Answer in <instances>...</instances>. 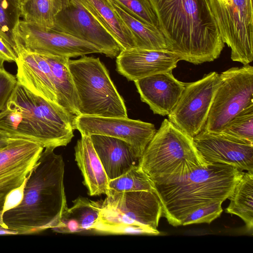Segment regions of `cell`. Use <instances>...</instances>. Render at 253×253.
Returning <instances> with one entry per match:
<instances>
[{"label":"cell","mask_w":253,"mask_h":253,"mask_svg":"<svg viewBox=\"0 0 253 253\" xmlns=\"http://www.w3.org/2000/svg\"><path fill=\"white\" fill-rule=\"evenodd\" d=\"M167 49L180 60L213 61L224 46L209 0H148Z\"/></svg>","instance_id":"1"},{"label":"cell","mask_w":253,"mask_h":253,"mask_svg":"<svg viewBox=\"0 0 253 253\" xmlns=\"http://www.w3.org/2000/svg\"><path fill=\"white\" fill-rule=\"evenodd\" d=\"M53 147L44 148L27 177L23 195L16 206L3 211L5 228L18 234L52 228L68 208L64 185L65 164Z\"/></svg>","instance_id":"2"},{"label":"cell","mask_w":253,"mask_h":253,"mask_svg":"<svg viewBox=\"0 0 253 253\" xmlns=\"http://www.w3.org/2000/svg\"><path fill=\"white\" fill-rule=\"evenodd\" d=\"M75 117L17 83L0 112V130L56 148L71 142Z\"/></svg>","instance_id":"3"},{"label":"cell","mask_w":253,"mask_h":253,"mask_svg":"<svg viewBox=\"0 0 253 253\" xmlns=\"http://www.w3.org/2000/svg\"><path fill=\"white\" fill-rule=\"evenodd\" d=\"M244 172L228 165L212 163L193 171L179 181L154 184L162 215L169 224L181 225L186 216L196 210L228 199Z\"/></svg>","instance_id":"4"},{"label":"cell","mask_w":253,"mask_h":253,"mask_svg":"<svg viewBox=\"0 0 253 253\" xmlns=\"http://www.w3.org/2000/svg\"><path fill=\"white\" fill-rule=\"evenodd\" d=\"M211 164L198 150L193 138L165 119L139 159V166L154 184L179 181Z\"/></svg>","instance_id":"5"},{"label":"cell","mask_w":253,"mask_h":253,"mask_svg":"<svg viewBox=\"0 0 253 253\" xmlns=\"http://www.w3.org/2000/svg\"><path fill=\"white\" fill-rule=\"evenodd\" d=\"M162 207L154 192H116L109 189L91 228L111 234L158 235Z\"/></svg>","instance_id":"6"},{"label":"cell","mask_w":253,"mask_h":253,"mask_svg":"<svg viewBox=\"0 0 253 253\" xmlns=\"http://www.w3.org/2000/svg\"><path fill=\"white\" fill-rule=\"evenodd\" d=\"M69 68L80 102V115L127 117L124 99L99 57L69 59Z\"/></svg>","instance_id":"7"},{"label":"cell","mask_w":253,"mask_h":253,"mask_svg":"<svg viewBox=\"0 0 253 253\" xmlns=\"http://www.w3.org/2000/svg\"><path fill=\"white\" fill-rule=\"evenodd\" d=\"M231 58L244 65L253 60V0H209Z\"/></svg>","instance_id":"8"},{"label":"cell","mask_w":253,"mask_h":253,"mask_svg":"<svg viewBox=\"0 0 253 253\" xmlns=\"http://www.w3.org/2000/svg\"><path fill=\"white\" fill-rule=\"evenodd\" d=\"M219 86L203 130L220 132L239 113L253 104V67H232L220 74Z\"/></svg>","instance_id":"9"},{"label":"cell","mask_w":253,"mask_h":253,"mask_svg":"<svg viewBox=\"0 0 253 253\" xmlns=\"http://www.w3.org/2000/svg\"><path fill=\"white\" fill-rule=\"evenodd\" d=\"M221 82L220 74L211 72L197 81L186 83L168 120L194 137L204 130L216 92Z\"/></svg>","instance_id":"10"},{"label":"cell","mask_w":253,"mask_h":253,"mask_svg":"<svg viewBox=\"0 0 253 253\" xmlns=\"http://www.w3.org/2000/svg\"><path fill=\"white\" fill-rule=\"evenodd\" d=\"M18 49L67 58L102 53L94 45L37 24L20 20L15 31Z\"/></svg>","instance_id":"11"},{"label":"cell","mask_w":253,"mask_h":253,"mask_svg":"<svg viewBox=\"0 0 253 253\" xmlns=\"http://www.w3.org/2000/svg\"><path fill=\"white\" fill-rule=\"evenodd\" d=\"M43 149L35 141L19 138L0 150V225L3 227L6 197L25 183Z\"/></svg>","instance_id":"12"},{"label":"cell","mask_w":253,"mask_h":253,"mask_svg":"<svg viewBox=\"0 0 253 253\" xmlns=\"http://www.w3.org/2000/svg\"><path fill=\"white\" fill-rule=\"evenodd\" d=\"M74 126L81 134L106 135L128 143L140 159L156 132L155 125L128 117H104L79 115Z\"/></svg>","instance_id":"13"},{"label":"cell","mask_w":253,"mask_h":253,"mask_svg":"<svg viewBox=\"0 0 253 253\" xmlns=\"http://www.w3.org/2000/svg\"><path fill=\"white\" fill-rule=\"evenodd\" d=\"M89 42L110 58L117 56L121 47L110 34L82 5H70L56 17L52 29Z\"/></svg>","instance_id":"14"},{"label":"cell","mask_w":253,"mask_h":253,"mask_svg":"<svg viewBox=\"0 0 253 253\" xmlns=\"http://www.w3.org/2000/svg\"><path fill=\"white\" fill-rule=\"evenodd\" d=\"M195 144L209 163L228 165L253 172V144L222 132L202 130L193 137Z\"/></svg>","instance_id":"15"},{"label":"cell","mask_w":253,"mask_h":253,"mask_svg":"<svg viewBox=\"0 0 253 253\" xmlns=\"http://www.w3.org/2000/svg\"><path fill=\"white\" fill-rule=\"evenodd\" d=\"M180 60L168 50H150L138 47L121 50L116 57L117 72L128 81L172 72Z\"/></svg>","instance_id":"16"},{"label":"cell","mask_w":253,"mask_h":253,"mask_svg":"<svg viewBox=\"0 0 253 253\" xmlns=\"http://www.w3.org/2000/svg\"><path fill=\"white\" fill-rule=\"evenodd\" d=\"M142 102L154 114L169 115L176 105L186 85L172 72L157 74L134 82Z\"/></svg>","instance_id":"17"},{"label":"cell","mask_w":253,"mask_h":253,"mask_svg":"<svg viewBox=\"0 0 253 253\" xmlns=\"http://www.w3.org/2000/svg\"><path fill=\"white\" fill-rule=\"evenodd\" d=\"M109 180L115 179L139 165L131 145L122 139L98 134L90 136Z\"/></svg>","instance_id":"18"},{"label":"cell","mask_w":253,"mask_h":253,"mask_svg":"<svg viewBox=\"0 0 253 253\" xmlns=\"http://www.w3.org/2000/svg\"><path fill=\"white\" fill-rule=\"evenodd\" d=\"M75 161L90 196L107 195L109 179L94 148L90 136L81 134L75 147Z\"/></svg>","instance_id":"19"},{"label":"cell","mask_w":253,"mask_h":253,"mask_svg":"<svg viewBox=\"0 0 253 253\" xmlns=\"http://www.w3.org/2000/svg\"><path fill=\"white\" fill-rule=\"evenodd\" d=\"M87 10L114 38L121 50L136 47L135 39L109 0H70Z\"/></svg>","instance_id":"20"},{"label":"cell","mask_w":253,"mask_h":253,"mask_svg":"<svg viewBox=\"0 0 253 253\" xmlns=\"http://www.w3.org/2000/svg\"><path fill=\"white\" fill-rule=\"evenodd\" d=\"M44 55L50 67L57 104L71 115L75 117L79 116L80 102L69 68L70 58Z\"/></svg>","instance_id":"21"},{"label":"cell","mask_w":253,"mask_h":253,"mask_svg":"<svg viewBox=\"0 0 253 253\" xmlns=\"http://www.w3.org/2000/svg\"><path fill=\"white\" fill-rule=\"evenodd\" d=\"M230 203L225 211L240 217L245 222L246 230L253 229V172H244L232 193L228 198Z\"/></svg>","instance_id":"22"},{"label":"cell","mask_w":253,"mask_h":253,"mask_svg":"<svg viewBox=\"0 0 253 253\" xmlns=\"http://www.w3.org/2000/svg\"><path fill=\"white\" fill-rule=\"evenodd\" d=\"M109 1L132 34L136 47L150 50L167 49L166 39L159 29L142 23L123 10L112 0Z\"/></svg>","instance_id":"23"},{"label":"cell","mask_w":253,"mask_h":253,"mask_svg":"<svg viewBox=\"0 0 253 253\" xmlns=\"http://www.w3.org/2000/svg\"><path fill=\"white\" fill-rule=\"evenodd\" d=\"M70 0H22L21 17L48 29H52L56 16L67 8Z\"/></svg>","instance_id":"24"},{"label":"cell","mask_w":253,"mask_h":253,"mask_svg":"<svg viewBox=\"0 0 253 253\" xmlns=\"http://www.w3.org/2000/svg\"><path fill=\"white\" fill-rule=\"evenodd\" d=\"M109 188L116 192H154V183L139 165L131 167L121 176L109 180Z\"/></svg>","instance_id":"25"},{"label":"cell","mask_w":253,"mask_h":253,"mask_svg":"<svg viewBox=\"0 0 253 253\" xmlns=\"http://www.w3.org/2000/svg\"><path fill=\"white\" fill-rule=\"evenodd\" d=\"M21 2L22 0H0V35L16 53L15 31L21 17Z\"/></svg>","instance_id":"26"},{"label":"cell","mask_w":253,"mask_h":253,"mask_svg":"<svg viewBox=\"0 0 253 253\" xmlns=\"http://www.w3.org/2000/svg\"><path fill=\"white\" fill-rule=\"evenodd\" d=\"M102 202L79 197L73 201V206L67 208V213L79 224L82 231L90 230L97 220Z\"/></svg>","instance_id":"27"},{"label":"cell","mask_w":253,"mask_h":253,"mask_svg":"<svg viewBox=\"0 0 253 253\" xmlns=\"http://www.w3.org/2000/svg\"><path fill=\"white\" fill-rule=\"evenodd\" d=\"M220 132L253 144V104L236 116Z\"/></svg>","instance_id":"28"},{"label":"cell","mask_w":253,"mask_h":253,"mask_svg":"<svg viewBox=\"0 0 253 253\" xmlns=\"http://www.w3.org/2000/svg\"><path fill=\"white\" fill-rule=\"evenodd\" d=\"M112 0L136 19L149 26L159 29L158 19L148 0Z\"/></svg>","instance_id":"29"},{"label":"cell","mask_w":253,"mask_h":253,"mask_svg":"<svg viewBox=\"0 0 253 253\" xmlns=\"http://www.w3.org/2000/svg\"><path fill=\"white\" fill-rule=\"evenodd\" d=\"M222 203L213 202L196 210L186 216L181 225L201 223H211L220 216L222 212Z\"/></svg>","instance_id":"30"},{"label":"cell","mask_w":253,"mask_h":253,"mask_svg":"<svg viewBox=\"0 0 253 253\" xmlns=\"http://www.w3.org/2000/svg\"><path fill=\"white\" fill-rule=\"evenodd\" d=\"M17 84L15 76L7 71L0 63V112L11 95Z\"/></svg>","instance_id":"31"},{"label":"cell","mask_w":253,"mask_h":253,"mask_svg":"<svg viewBox=\"0 0 253 253\" xmlns=\"http://www.w3.org/2000/svg\"><path fill=\"white\" fill-rule=\"evenodd\" d=\"M17 58L15 51L0 35V63L15 62Z\"/></svg>","instance_id":"32"},{"label":"cell","mask_w":253,"mask_h":253,"mask_svg":"<svg viewBox=\"0 0 253 253\" xmlns=\"http://www.w3.org/2000/svg\"><path fill=\"white\" fill-rule=\"evenodd\" d=\"M24 184L8 195L5 200L4 211L17 206L20 202L23 195Z\"/></svg>","instance_id":"33"},{"label":"cell","mask_w":253,"mask_h":253,"mask_svg":"<svg viewBox=\"0 0 253 253\" xmlns=\"http://www.w3.org/2000/svg\"><path fill=\"white\" fill-rule=\"evenodd\" d=\"M19 138L22 137L12 135L0 130V150Z\"/></svg>","instance_id":"34"},{"label":"cell","mask_w":253,"mask_h":253,"mask_svg":"<svg viewBox=\"0 0 253 253\" xmlns=\"http://www.w3.org/2000/svg\"><path fill=\"white\" fill-rule=\"evenodd\" d=\"M18 234L17 232L5 228L0 225V235Z\"/></svg>","instance_id":"35"}]
</instances>
